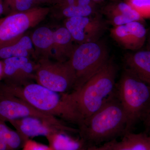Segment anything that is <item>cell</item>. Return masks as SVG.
I'll return each mask as SVG.
<instances>
[{
  "label": "cell",
  "mask_w": 150,
  "mask_h": 150,
  "mask_svg": "<svg viewBox=\"0 0 150 150\" xmlns=\"http://www.w3.org/2000/svg\"><path fill=\"white\" fill-rule=\"evenodd\" d=\"M62 15L67 18L74 17H88L93 14V5L67 6L60 7Z\"/></svg>",
  "instance_id": "7402d4cb"
},
{
  "label": "cell",
  "mask_w": 150,
  "mask_h": 150,
  "mask_svg": "<svg viewBox=\"0 0 150 150\" xmlns=\"http://www.w3.org/2000/svg\"><path fill=\"white\" fill-rule=\"evenodd\" d=\"M3 72V66L2 62L0 61V79H2Z\"/></svg>",
  "instance_id": "f546056e"
},
{
  "label": "cell",
  "mask_w": 150,
  "mask_h": 150,
  "mask_svg": "<svg viewBox=\"0 0 150 150\" xmlns=\"http://www.w3.org/2000/svg\"><path fill=\"white\" fill-rule=\"evenodd\" d=\"M34 79L53 91L67 93L74 88L76 76L69 60L53 62L49 59H40L37 63Z\"/></svg>",
  "instance_id": "52a82bcc"
},
{
  "label": "cell",
  "mask_w": 150,
  "mask_h": 150,
  "mask_svg": "<svg viewBox=\"0 0 150 150\" xmlns=\"http://www.w3.org/2000/svg\"><path fill=\"white\" fill-rule=\"evenodd\" d=\"M116 140L114 139L106 142L104 144L100 146H96L94 145L90 148H88L86 149H80L79 150H111L113 146L116 142Z\"/></svg>",
  "instance_id": "d4e9b609"
},
{
  "label": "cell",
  "mask_w": 150,
  "mask_h": 150,
  "mask_svg": "<svg viewBox=\"0 0 150 150\" xmlns=\"http://www.w3.org/2000/svg\"><path fill=\"white\" fill-rule=\"evenodd\" d=\"M67 131L57 130L47 137L53 150H79L83 146V141L75 139Z\"/></svg>",
  "instance_id": "ac0fdd59"
},
{
  "label": "cell",
  "mask_w": 150,
  "mask_h": 150,
  "mask_svg": "<svg viewBox=\"0 0 150 150\" xmlns=\"http://www.w3.org/2000/svg\"><path fill=\"white\" fill-rule=\"evenodd\" d=\"M39 3L43 4H52L57 5L60 0H37Z\"/></svg>",
  "instance_id": "4316f807"
},
{
  "label": "cell",
  "mask_w": 150,
  "mask_h": 150,
  "mask_svg": "<svg viewBox=\"0 0 150 150\" xmlns=\"http://www.w3.org/2000/svg\"><path fill=\"white\" fill-rule=\"evenodd\" d=\"M4 6L3 0H0V16L4 12Z\"/></svg>",
  "instance_id": "f1b7e54d"
},
{
  "label": "cell",
  "mask_w": 150,
  "mask_h": 150,
  "mask_svg": "<svg viewBox=\"0 0 150 150\" xmlns=\"http://www.w3.org/2000/svg\"></svg>",
  "instance_id": "d6a6232c"
},
{
  "label": "cell",
  "mask_w": 150,
  "mask_h": 150,
  "mask_svg": "<svg viewBox=\"0 0 150 150\" xmlns=\"http://www.w3.org/2000/svg\"><path fill=\"white\" fill-rule=\"evenodd\" d=\"M51 10L48 7L38 6L0 18V47L16 42L28 30L43 21Z\"/></svg>",
  "instance_id": "8992f818"
},
{
  "label": "cell",
  "mask_w": 150,
  "mask_h": 150,
  "mask_svg": "<svg viewBox=\"0 0 150 150\" xmlns=\"http://www.w3.org/2000/svg\"><path fill=\"white\" fill-rule=\"evenodd\" d=\"M0 150H10L6 143L2 140H0Z\"/></svg>",
  "instance_id": "83f0119b"
},
{
  "label": "cell",
  "mask_w": 150,
  "mask_h": 150,
  "mask_svg": "<svg viewBox=\"0 0 150 150\" xmlns=\"http://www.w3.org/2000/svg\"><path fill=\"white\" fill-rule=\"evenodd\" d=\"M54 31L48 27L38 28L33 33L30 38L36 53L42 56L41 59H49L53 56Z\"/></svg>",
  "instance_id": "9a60e30c"
},
{
  "label": "cell",
  "mask_w": 150,
  "mask_h": 150,
  "mask_svg": "<svg viewBox=\"0 0 150 150\" xmlns=\"http://www.w3.org/2000/svg\"><path fill=\"white\" fill-rule=\"evenodd\" d=\"M0 118V140L4 141L10 150H16L21 146L23 139L16 131H13Z\"/></svg>",
  "instance_id": "d6986e66"
},
{
  "label": "cell",
  "mask_w": 150,
  "mask_h": 150,
  "mask_svg": "<svg viewBox=\"0 0 150 150\" xmlns=\"http://www.w3.org/2000/svg\"><path fill=\"white\" fill-rule=\"evenodd\" d=\"M117 69L110 60L81 86L66 93L80 119V124L103 106L115 94Z\"/></svg>",
  "instance_id": "6da1fadb"
},
{
  "label": "cell",
  "mask_w": 150,
  "mask_h": 150,
  "mask_svg": "<svg viewBox=\"0 0 150 150\" xmlns=\"http://www.w3.org/2000/svg\"><path fill=\"white\" fill-rule=\"evenodd\" d=\"M39 118L57 129L76 132L78 129L67 126L59 118L38 110L24 100L0 89V118L6 122L25 117Z\"/></svg>",
  "instance_id": "ba28073f"
},
{
  "label": "cell",
  "mask_w": 150,
  "mask_h": 150,
  "mask_svg": "<svg viewBox=\"0 0 150 150\" xmlns=\"http://www.w3.org/2000/svg\"><path fill=\"white\" fill-rule=\"evenodd\" d=\"M125 62L127 69L150 86V50L129 54Z\"/></svg>",
  "instance_id": "4fadbf2b"
},
{
  "label": "cell",
  "mask_w": 150,
  "mask_h": 150,
  "mask_svg": "<svg viewBox=\"0 0 150 150\" xmlns=\"http://www.w3.org/2000/svg\"><path fill=\"white\" fill-rule=\"evenodd\" d=\"M2 79L4 83L15 85H22L35 79L37 63L30 58L13 57L3 60Z\"/></svg>",
  "instance_id": "30bf717a"
},
{
  "label": "cell",
  "mask_w": 150,
  "mask_h": 150,
  "mask_svg": "<svg viewBox=\"0 0 150 150\" xmlns=\"http://www.w3.org/2000/svg\"><path fill=\"white\" fill-rule=\"evenodd\" d=\"M143 119L144 120L145 125L147 128L150 131V109Z\"/></svg>",
  "instance_id": "484cf974"
},
{
  "label": "cell",
  "mask_w": 150,
  "mask_h": 150,
  "mask_svg": "<svg viewBox=\"0 0 150 150\" xmlns=\"http://www.w3.org/2000/svg\"><path fill=\"white\" fill-rule=\"evenodd\" d=\"M92 1L94 2H100L103 1V0H92Z\"/></svg>",
  "instance_id": "1f68e13d"
},
{
  "label": "cell",
  "mask_w": 150,
  "mask_h": 150,
  "mask_svg": "<svg viewBox=\"0 0 150 150\" xmlns=\"http://www.w3.org/2000/svg\"><path fill=\"white\" fill-rule=\"evenodd\" d=\"M35 53L31 38L23 35L15 43L0 47V60L13 57L29 58L30 55Z\"/></svg>",
  "instance_id": "2e32d148"
},
{
  "label": "cell",
  "mask_w": 150,
  "mask_h": 150,
  "mask_svg": "<svg viewBox=\"0 0 150 150\" xmlns=\"http://www.w3.org/2000/svg\"><path fill=\"white\" fill-rule=\"evenodd\" d=\"M106 46L100 41L87 42L75 47L69 60L76 76L74 89L81 86L108 61Z\"/></svg>",
  "instance_id": "5b68a950"
},
{
  "label": "cell",
  "mask_w": 150,
  "mask_h": 150,
  "mask_svg": "<svg viewBox=\"0 0 150 150\" xmlns=\"http://www.w3.org/2000/svg\"><path fill=\"white\" fill-rule=\"evenodd\" d=\"M72 37L65 27H61L54 31L53 56L57 61L65 62L69 59L75 47Z\"/></svg>",
  "instance_id": "5bb4252c"
},
{
  "label": "cell",
  "mask_w": 150,
  "mask_h": 150,
  "mask_svg": "<svg viewBox=\"0 0 150 150\" xmlns=\"http://www.w3.org/2000/svg\"><path fill=\"white\" fill-rule=\"evenodd\" d=\"M108 14H117L128 18L132 21L141 22L143 20L139 14L128 3L121 2L110 7L108 11Z\"/></svg>",
  "instance_id": "ffe728a7"
},
{
  "label": "cell",
  "mask_w": 150,
  "mask_h": 150,
  "mask_svg": "<svg viewBox=\"0 0 150 150\" xmlns=\"http://www.w3.org/2000/svg\"><path fill=\"white\" fill-rule=\"evenodd\" d=\"M143 19L150 18V0H127Z\"/></svg>",
  "instance_id": "603a6c76"
},
{
  "label": "cell",
  "mask_w": 150,
  "mask_h": 150,
  "mask_svg": "<svg viewBox=\"0 0 150 150\" xmlns=\"http://www.w3.org/2000/svg\"><path fill=\"white\" fill-rule=\"evenodd\" d=\"M117 95L126 113L127 132L150 109V86L126 69L118 84Z\"/></svg>",
  "instance_id": "277c9868"
},
{
  "label": "cell",
  "mask_w": 150,
  "mask_h": 150,
  "mask_svg": "<svg viewBox=\"0 0 150 150\" xmlns=\"http://www.w3.org/2000/svg\"><path fill=\"white\" fill-rule=\"evenodd\" d=\"M150 135L127 132L120 142H115L111 150H149Z\"/></svg>",
  "instance_id": "e0dca14e"
},
{
  "label": "cell",
  "mask_w": 150,
  "mask_h": 150,
  "mask_svg": "<svg viewBox=\"0 0 150 150\" xmlns=\"http://www.w3.org/2000/svg\"><path fill=\"white\" fill-rule=\"evenodd\" d=\"M0 89L18 98L38 110L79 126L81 121L66 93H59L37 83H28L22 85L0 84Z\"/></svg>",
  "instance_id": "7a4b0ae2"
},
{
  "label": "cell",
  "mask_w": 150,
  "mask_h": 150,
  "mask_svg": "<svg viewBox=\"0 0 150 150\" xmlns=\"http://www.w3.org/2000/svg\"><path fill=\"white\" fill-rule=\"evenodd\" d=\"M105 26L104 22L99 17L90 16L67 18L65 27L73 40L81 44L98 40Z\"/></svg>",
  "instance_id": "9c48e42d"
},
{
  "label": "cell",
  "mask_w": 150,
  "mask_h": 150,
  "mask_svg": "<svg viewBox=\"0 0 150 150\" xmlns=\"http://www.w3.org/2000/svg\"><path fill=\"white\" fill-rule=\"evenodd\" d=\"M8 122L25 142L28 138L33 137L43 136L47 138L57 130H61L48 122L35 117H25Z\"/></svg>",
  "instance_id": "7c38bea8"
},
{
  "label": "cell",
  "mask_w": 150,
  "mask_h": 150,
  "mask_svg": "<svg viewBox=\"0 0 150 150\" xmlns=\"http://www.w3.org/2000/svg\"><path fill=\"white\" fill-rule=\"evenodd\" d=\"M127 126L126 113L115 93L99 110L83 121L79 130L83 139L94 145L127 133Z\"/></svg>",
  "instance_id": "3957f363"
},
{
  "label": "cell",
  "mask_w": 150,
  "mask_h": 150,
  "mask_svg": "<svg viewBox=\"0 0 150 150\" xmlns=\"http://www.w3.org/2000/svg\"><path fill=\"white\" fill-rule=\"evenodd\" d=\"M111 35L124 48L137 50L144 44L147 30L141 22L133 21L124 25L114 26L111 30Z\"/></svg>",
  "instance_id": "8fae6325"
},
{
  "label": "cell",
  "mask_w": 150,
  "mask_h": 150,
  "mask_svg": "<svg viewBox=\"0 0 150 150\" xmlns=\"http://www.w3.org/2000/svg\"><path fill=\"white\" fill-rule=\"evenodd\" d=\"M23 150H53L50 146L42 144L35 141L28 140L25 142Z\"/></svg>",
  "instance_id": "cb8c5ba5"
},
{
  "label": "cell",
  "mask_w": 150,
  "mask_h": 150,
  "mask_svg": "<svg viewBox=\"0 0 150 150\" xmlns=\"http://www.w3.org/2000/svg\"><path fill=\"white\" fill-rule=\"evenodd\" d=\"M3 2L5 11H10L11 13L28 10L39 4L37 0H3Z\"/></svg>",
  "instance_id": "44dd1931"
},
{
  "label": "cell",
  "mask_w": 150,
  "mask_h": 150,
  "mask_svg": "<svg viewBox=\"0 0 150 150\" xmlns=\"http://www.w3.org/2000/svg\"><path fill=\"white\" fill-rule=\"evenodd\" d=\"M148 43H149V50H150V35L149 37V42H148Z\"/></svg>",
  "instance_id": "4dcf8cb0"
}]
</instances>
